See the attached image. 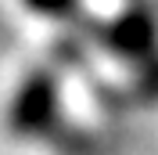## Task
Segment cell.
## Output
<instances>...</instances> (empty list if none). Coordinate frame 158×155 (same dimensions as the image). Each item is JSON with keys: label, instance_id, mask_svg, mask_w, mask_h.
<instances>
[{"label": "cell", "instance_id": "cell-1", "mask_svg": "<svg viewBox=\"0 0 158 155\" xmlns=\"http://www.w3.org/2000/svg\"><path fill=\"white\" fill-rule=\"evenodd\" d=\"M58 101H61V83L54 76V69H32L18 83L7 105V116H4L11 137H18V141L43 137L58 119Z\"/></svg>", "mask_w": 158, "mask_h": 155}, {"label": "cell", "instance_id": "cell-2", "mask_svg": "<svg viewBox=\"0 0 158 155\" xmlns=\"http://www.w3.org/2000/svg\"><path fill=\"white\" fill-rule=\"evenodd\" d=\"M101 36H104V47L122 61L144 65V61H151L158 54V18L148 7H140V4L118 11L115 18L104 25Z\"/></svg>", "mask_w": 158, "mask_h": 155}, {"label": "cell", "instance_id": "cell-3", "mask_svg": "<svg viewBox=\"0 0 158 155\" xmlns=\"http://www.w3.org/2000/svg\"><path fill=\"white\" fill-rule=\"evenodd\" d=\"M22 4L32 15H43V18H69L79 7V0H22Z\"/></svg>", "mask_w": 158, "mask_h": 155}]
</instances>
